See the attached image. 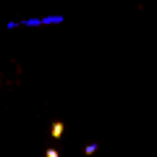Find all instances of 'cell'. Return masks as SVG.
Returning a JSON list of instances; mask_svg holds the SVG:
<instances>
[{"label":"cell","mask_w":157,"mask_h":157,"mask_svg":"<svg viewBox=\"0 0 157 157\" xmlns=\"http://www.w3.org/2000/svg\"><path fill=\"white\" fill-rule=\"evenodd\" d=\"M63 131H66V126L58 121V123H52V128H50V136L52 139H63Z\"/></svg>","instance_id":"obj_1"},{"label":"cell","mask_w":157,"mask_h":157,"mask_svg":"<svg viewBox=\"0 0 157 157\" xmlns=\"http://www.w3.org/2000/svg\"><path fill=\"white\" fill-rule=\"evenodd\" d=\"M94 152H97V144H86L84 147V155H94Z\"/></svg>","instance_id":"obj_2"},{"label":"cell","mask_w":157,"mask_h":157,"mask_svg":"<svg viewBox=\"0 0 157 157\" xmlns=\"http://www.w3.org/2000/svg\"><path fill=\"white\" fill-rule=\"evenodd\" d=\"M26 26H42V18H29Z\"/></svg>","instance_id":"obj_3"},{"label":"cell","mask_w":157,"mask_h":157,"mask_svg":"<svg viewBox=\"0 0 157 157\" xmlns=\"http://www.w3.org/2000/svg\"><path fill=\"white\" fill-rule=\"evenodd\" d=\"M45 157H60V155H58V149H45Z\"/></svg>","instance_id":"obj_4"}]
</instances>
